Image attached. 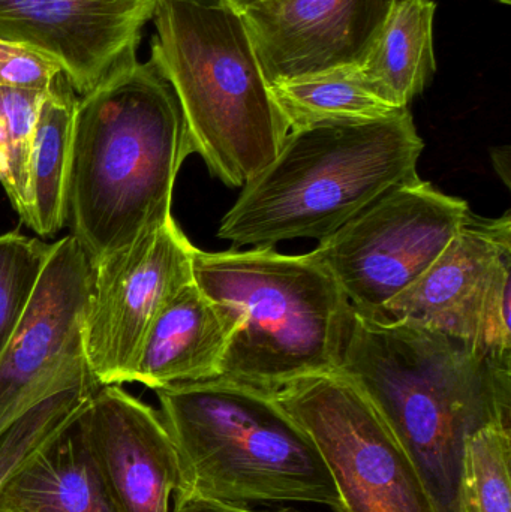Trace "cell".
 Wrapping results in <instances>:
<instances>
[{
	"mask_svg": "<svg viewBox=\"0 0 511 512\" xmlns=\"http://www.w3.org/2000/svg\"><path fill=\"white\" fill-rule=\"evenodd\" d=\"M192 153L179 99L152 59L131 60L78 96L66 224L90 261L173 216L174 185Z\"/></svg>",
	"mask_w": 511,
	"mask_h": 512,
	"instance_id": "6da1fadb",
	"label": "cell"
},
{
	"mask_svg": "<svg viewBox=\"0 0 511 512\" xmlns=\"http://www.w3.org/2000/svg\"><path fill=\"white\" fill-rule=\"evenodd\" d=\"M341 372L413 451L443 512H453L462 448L486 424L511 426V358L411 322L351 312Z\"/></svg>",
	"mask_w": 511,
	"mask_h": 512,
	"instance_id": "7a4b0ae2",
	"label": "cell"
},
{
	"mask_svg": "<svg viewBox=\"0 0 511 512\" xmlns=\"http://www.w3.org/2000/svg\"><path fill=\"white\" fill-rule=\"evenodd\" d=\"M155 393L179 463L173 505L345 512L317 448L272 394L225 378Z\"/></svg>",
	"mask_w": 511,
	"mask_h": 512,
	"instance_id": "3957f363",
	"label": "cell"
},
{
	"mask_svg": "<svg viewBox=\"0 0 511 512\" xmlns=\"http://www.w3.org/2000/svg\"><path fill=\"white\" fill-rule=\"evenodd\" d=\"M423 149L408 108L384 119L290 131L276 158L243 186L218 237L234 249L321 242L393 186L419 177Z\"/></svg>",
	"mask_w": 511,
	"mask_h": 512,
	"instance_id": "277c9868",
	"label": "cell"
},
{
	"mask_svg": "<svg viewBox=\"0 0 511 512\" xmlns=\"http://www.w3.org/2000/svg\"><path fill=\"white\" fill-rule=\"evenodd\" d=\"M152 56L179 99L194 152L231 188L278 155L288 128L242 15L218 0H156Z\"/></svg>",
	"mask_w": 511,
	"mask_h": 512,
	"instance_id": "5b68a950",
	"label": "cell"
},
{
	"mask_svg": "<svg viewBox=\"0 0 511 512\" xmlns=\"http://www.w3.org/2000/svg\"><path fill=\"white\" fill-rule=\"evenodd\" d=\"M192 271L198 288L239 321L219 378L272 394L341 367L353 309L312 252L195 249Z\"/></svg>",
	"mask_w": 511,
	"mask_h": 512,
	"instance_id": "8992f818",
	"label": "cell"
},
{
	"mask_svg": "<svg viewBox=\"0 0 511 512\" xmlns=\"http://www.w3.org/2000/svg\"><path fill=\"white\" fill-rule=\"evenodd\" d=\"M326 463L345 512H443L398 430L341 370L272 393Z\"/></svg>",
	"mask_w": 511,
	"mask_h": 512,
	"instance_id": "52a82bcc",
	"label": "cell"
},
{
	"mask_svg": "<svg viewBox=\"0 0 511 512\" xmlns=\"http://www.w3.org/2000/svg\"><path fill=\"white\" fill-rule=\"evenodd\" d=\"M470 215L467 201L416 177L372 201L312 251L332 273L351 309L377 319L416 282Z\"/></svg>",
	"mask_w": 511,
	"mask_h": 512,
	"instance_id": "ba28073f",
	"label": "cell"
},
{
	"mask_svg": "<svg viewBox=\"0 0 511 512\" xmlns=\"http://www.w3.org/2000/svg\"><path fill=\"white\" fill-rule=\"evenodd\" d=\"M90 279L89 256L71 234L50 246L20 322L0 355V438L48 397L98 384L84 351Z\"/></svg>",
	"mask_w": 511,
	"mask_h": 512,
	"instance_id": "9c48e42d",
	"label": "cell"
},
{
	"mask_svg": "<svg viewBox=\"0 0 511 512\" xmlns=\"http://www.w3.org/2000/svg\"><path fill=\"white\" fill-rule=\"evenodd\" d=\"M511 216L470 215L428 270L377 321L411 322L511 358Z\"/></svg>",
	"mask_w": 511,
	"mask_h": 512,
	"instance_id": "30bf717a",
	"label": "cell"
},
{
	"mask_svg": "<svg viewBox=\"0 0 511 512\" xmlns=\"http://www.w3.org/2000/svg\"><path fill=\"white\" fill-rule=\"evenodd\" d=\"M195 246L173 216L131 245L92 264L84 351L99 385L132 381L147 330L162 307L194 280Z\"/></svg>",
	"mask_w": 511,
	"mask_h": 512,
	"instance_id": "8fae6325",
	"label": "cell"
},
{
	"mask_svg": "<svg viewBox=\"0 0 511 512\" xmlns=\"http://www.w3.org/2000/svg\"><path fill=\"white\" fill-rule=\"evenodd\" d=\"M156 0H0V39L60 63L78 95L137 59Z\"/></svg>",
	"mask_w": 511,
	"mask_h": 512,
	"instance_id": "7c38bea8",
	"label": "cell"
},
{
	"mask_svg": "<svg viewBox=\"0 0 511 512\" xmlns=\"http://www.w3.org/2000/svg\"><path fill=\"white\" fill-rule=\"evenodd\" d=\"M75 424L116 512H171L179 463L156 409L102 385Z\"/></svg>",
	"mask_w": 511,
	"mask_h": 512,
	"instance_id": "4fadbf2b",
	"label": "cell"
},
{
	"mask_svg": "<svg viewBox=\"0 0 511 512\" xmlns=\"http://www.w3.org/2000/svg\"><path fill=\"white\" fill-rule=\"evenodd\" d=\"M396 0H267L242 18L267 84L359 65Z\"/></svg>",
	"mask_w": 511,
	"mask_h": 512,
	"instance_id": "5bb4252c",
	"label": "cell"
},
{
	"mask_svg": "<svg viewBox=\"0 0 511 512\" xmlns=\"http://www.w3.org/2000/svg\"><path fill=\"white\" fill-rule=\"evenodd\" d=\"M237 327L231 310L210 300L194 280L186 283L153 319L131 382L156 391L219 378Z\"/></svg>",
	"mask_w": 511,
	"mask_h": 512,
	"instance_id": "9a60e30c",
	"label": "cell"
},
{
	"mask_svg": "<svg viewBox=\"0 0 511 512\" xmlns=\"http://www.w3.org/2000/svg\"><path fill=\"white\" fill-rule=\"evenodd\" d=\"M75 423L8 481L0 512H116Z\"/></svg>",
	"mask_w": 511,
	"mask_h": 512,
	"instance_id": "2e32d148",
	"label": "cell"
},
{
	"mask_svg": "<svg viewBox=\"0 0 511 512\" xmlns=\"http://www.w3.org/2000/svg\"><path fill=\"white\" fill-rule=\"evenodd\" d=\"M434 0H396L371 48L357 65L369 89L395 108H408L437 71Z\"/></svg>",
	"mask_w": 511,
	"mask_h": 512,
	"instance_id": "e0dca14e",
	"label": "cell"
},
{
	"mask_svg": "<svg viewBox=\"0 0 511 512\" xmlns=\"http://www.w3.org/2000/svg\"><path fill=\"white\" fill-rule=\"evenodd\" d=\"M77 95L62 72L45 95L33 128L29 228L41 237H54L66 225V186Z\"/></svg>",
	"mask_w": 511,
	"mask_h": 512,
	"instance_id": "ac0fdd59",
	"label": "cell"
},
{
	"mask_svg": "<svg viewBox=\"0 0 511 512\" xmlns=\"http://www.w3.org/2000/svg\"><path fill=\"white\" fill-rule=\"evenodd\" d=\"M269 89L288 131L321 123L384 119L402 110L378 98L357 65L288 78L270 84Z\"/></svg>",
	"mask_w": 511,
	"mask_h": 512,
	"instance_id": "d6986e66",
	"label": "cell"
},
{
	"mask_svg": "<svg viewBox=\"0 0 511 512\" xmlns=\"http://www.w3.org/2000/svg\"><path fill=\"white\" fill-rule=\"evenodd\" d=\"M511 426L492 423L465 439L453 512H511Z\"/></svg>",
	"mask_w": 511,
	"mask_h": 512,
	"instance_id": "ffe728a7",
	"label": "cell"
},
{
	"mask_svg": "<svg viewBox=\"0 0 511 512\" xmlns=\"http://www.w3.org/2000/svg\"><path fill=\"white\" fill-rule=\"evenodd\" d=\"M101 385L86 384L48 397L0 438V493L8 481L80 417Z\"/></svg>",
	"mask_w": 511,
	"mask_h": 512,
	"instance_id": "44dd1931",
	"label": "cell"
},
{
	"mask_svg": "<svg viewBox=\"0 0 511 512\" xmlns=\"http://www.w3.org/2000/svg\"><path fill=\"white\" fill-rule=\"evenodd\" d=\"M47 93L0 87V185L27 227L32 219L30 147L39 107Z\"/></svg>",
	"mask_w": 511,
	"mask_h": 512,
	"instance_id": "7402d4cb",
	"label": "cell"
},
{
	"mask_svg": "<svg viewBox=\"0 0 511 512\" xmlns=\"http://www.w3.org/2000/svg\"><path fill=\"white\" fill-rule=\"evenodd\" d=\"M50 246L23 234L0 236V355L20 322Z\"/></svg>",
	"mask_w": 511,
	"mask_h": 512,
	"instance_id": "603a6c76",
	"label": "cell"
},
{
	"mask_svg": "<svg viewBox=\"0 0 511 512\" xmlns=\"http://www.w3.org/2000/svg\"><path fill=\"white\" fill-rule=\"evenodd\" d=\"M62 72L60 63L42 51L0 39V87L48 92Z\"/></svg>",
	"mask_w": 511,
	"mask_h": 512,
	"instance_id": "cb8c5ba5",
	"label": "cell"
},
{
	"mask_svg": "<svg viewBox=\"0 0 511 512\" xmlns=\"http://www.w3.org/2000/svg\"><path fill=\"white\" fill-rule=\"evenodd\" d=\"M171 512H321L320 510H306V508L282 507L269 508V510H246V511H228L215 510V508L192 507V505H173Z\"/></svg>",
	"mask_w": 511,
	"mask_h": 512,
	"instance_id": "d4e9b609",
	"label": "cell"
},
{
	"mask_svg": "<svg viewBox=\"0 0 511 512\" xmlns=\"http://www.w3.org/2000/svg\"><path fill=\"white\" fill-rule=\"evenodd\" d=\"M218 2H221L222 5L233 9V11H236L237 14L242 15L243 12L254 8V6L260 5V3L267 2V0H218Z\"/></svg>",
	"mask_w": 511,
	"mask_h": 512,
	"instance_id": "484cf974",
	"label": "cell"
},
{
	"mask_svg": "<svg viewBox=\"0 0 511 512\" xmlns=\"http://www.w3.org/2000/svg\"><path fill=\"white\" fill-rule=\"evenodd\" d=\"M497 2L504 3V5H510L511 0H497Z\"/></svg>",
	"mask_w": 511,
	"mask_h": 512,
	"instance_id": "4316f807",
	"label": "cell"
}]
</instances>
